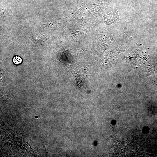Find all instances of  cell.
Masks as SVG:
<instances>
[{
    "label": "cell",
    "instance_id": "cell-1",
    "mask_svg": "<svg viewBox=\"0 0 157 157\" xmlns=\"http://www.w3.org/2000/svg\"><path fill=\"white\" fill-rule=\"evenodd\" d=\"M103 17L104 23L107 25L111 24L117 21L119 18L118 12L117 10H115Z\"/></svg>",
    "mask_w": 157,
    "mask_h": 157
},
{
    "label": "cell",
    "instance_id": "cell-2",
    "mask_svg": "<svg viewBox=\"0 0 157 157\" xmlns=\"http://www.w3.org/2000/svg\"><path fill=\"white\" fill-rule=\"evenodd\" d=\"M13 61L15 64L18 65L22 63V60L20 57L18 56L15 55L14 57Z\"/></svg>",
    "mask_w": 157,
    "mask_h": 157
}]
</instances>
